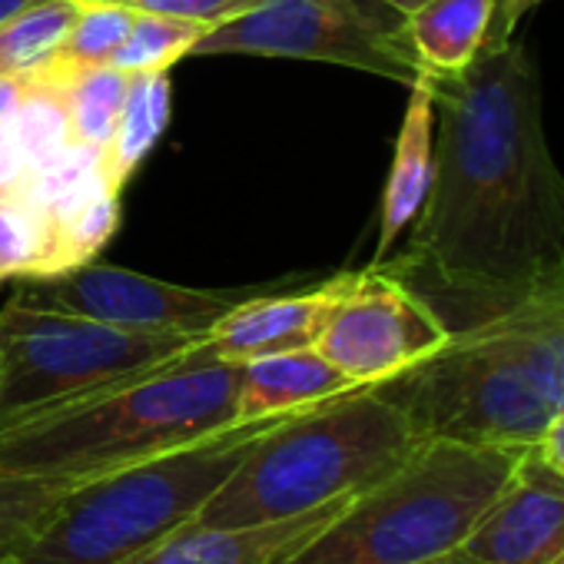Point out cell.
Listing matches in <instances>:
<instances>
[{
    "label": "cell",
    "mask_w": 564,
    "mask_h": 564,
    "mask_svg": "<svg viewBox=\"0 0 564 564\" xmlns=\"http://www.w3.org/2000/svg\"><path fill=\"white\" fill-rule=\"evenodd\" d=\"M435 176L412 242L386 259L448 333L471 329L564 262V176L541 123L534 64L514 37L458 77H432Z\"/></svg>",
    "instance_id": "cell-1"
},
{
    "label": "cell",
    "mask_w": 564,
    "mask_h": 564,
    "mask_svg": "<svg viewBox=\"0 0 564 564\" xmlns=\"http://www.w3.org/2000/svg\"><path fill=\"white\" fill-rule=\"evenodd\" d=\"M372 389L422 438L534 445L564 409V262L505 313L452 333L435 356Z\"/></svg>",
    "instance_id": "cell-2"
},
{
    "label": "cell",
    "mask_w": 564,
    "mask_h": 564,
    "mask_svg": "<svg viewBox=\"0 0 564 564\" xmlns=\"http://www.w3.org/2000/svg\"><path fill=\"white\" fill-rule=\"evenodd\" d=\"M236 399L239 366L199 339L133 382L0 432V471L80 485L242 425Z\"/></svg>",
    "instance_id": "cell-3"
},
{
    "label": "cell",
    "mask_w": 564,
    "mask_h": 564,
    "mask_svg": "<svg viewBox=\"0 0 564 564\" xmlns=\"http://www.w3.org/2000/svg\"><path fill=\"white\" fill-rule=\"evenodd\" d=\"M422 442L395 402L372 386L352 389L259 432L196 521L246 528L356 498L392 475Z\"/></svg>",
    "instance_id": "cell-4"
},
{
    "label": "cell",
    "mask_w": 564,
    "mask_h": 564,
    "mask_svg": "<svg viewBox=\"0 0 564 564\" xmlns=\"http://www.w3.org/2000/svg\"><path fill=\"white\" fill-rule=\"evenodd\" d=\"M528 448L425 438L286 564H429L458 547L495 508Z\"/></svg>",
    "instance_id": "cell-5"
},
{
    "label": "cell",
    "mask_w": 564,
    "mask_h": 564,
    "mask_svg": "<svg viewBox=\"0 0 564 564\" xmlns=\"http://www.w3.org/2000/svg\"><path fill=\"white\" fill-rule=\"evenodd\" d=\"M272 422L279 419L242 422L70 485L41 524L4 547V554L14 564H127L193 521Z\"/></svg>",
    "instance_id": "cell-6"
},
{
    "label": "cell",
    "mask_w": 564,
    "mask_h": 564,
    "mask_svg": "<svg viewBox=\"0 0 564 564\" xmlns=\"http://www.w3.org/2000/svg\"><path fill=\"white\" fill-rule=\"evenodd\" d=\"M193 343L199 339L31 306L14 293L0 310V432L133 382Z\"/></svg>",
    "instance_id": "cell-7"
},
{
    "label": "cell",
    "mask_w": 564,
    "mask_h": 564,
    "mask_svg": "<svg viewBox=\"0 0 564 564\" xmlns=\"http://www.w3.org/2000/svg\"><path fill=\"white\" fill-rule=\"evenodd\" d=\"M189 57L323 61L412 87L425 77L405 37V18L386 0H269L206 31Z\"/></svg>",
    "instance_id": "cell-8"
},
{
    "label": "cell",
    "mask_w": 564,
    "mask_h": 564,
    "mask_svg": "<svg viewBox=\"0 0 564 564\" xmlns=\"http://www.w3.org/2000/svg\"><path fill=\"white\" fill-rule=\"evenodd\" d=\"M445 323L386 265L349 272L316 352L329 359L356 386H382L448 343Z\"/></svg>",
    "instance_id": "cell-9"
},
{
    "label": "cell",
    "mask_w": 564,
    "mask_h": 564,
    "mask_svg": "<svg viewBox=\"0 0 564 564\" xmlns=\"http://www.w3.org/2000/svg\"><path fill=\"white\" fill-rule=\"evenodd\" d=\"M269 290H279V286L196 290V286H176V282L153 279L123 265L84 262L57 275L24 279L18 296L31 306L90 316L97 323H110L120 329L176 333V336L203 339L236 306Z\"/></svg>",
    "instance_id": "cell-10"
},
{
    "label": "cell",
    "mask_w": 564,
    "mask_h": 564,
    "mask_svg": "<svg viewBox=\"0 0 564 564\" xmlns=\"http://www.w3.org/2000/svg\"><path fill=\"white\" fill-rule=\"evenodd\" d=\"M429 564H564V478L531 445L495 508Z\"/></svg>",
    "instance_id": "cell-11"
},
{
    "label": "cell",
    "mask_w": 564,
    "mask_h": 564,
    "mask_svg": "<svg viewBox=\"0 0 564 564\" xmlns=\"http://www.w3.org/2000/svg\"><path fill=\"white\" fill-rule=\"evenodd\" d=\"M349 272L326 279L313 290L300 293H262L236 306L226 319H219L206 336L203 346L232 366H242L249 359L293 352V349H313L336 300L346 290Z\"/></svg>",
    "instance_id": "cell-12"
},
{
    "label": "cell",
    "mask_w": 564,
    "mask_h": 564,
    "mask_svg": "<svg viewBox=\"0 0 564 564\" xmlns=\"http://www.w3.org/2000/svg\"><path fill=\"white\" fill-rule=\"evenodd\" d=\"M352 498H339L296 518L246 528H209L193 518L127 564H286Z\"/></svg>",
    "instance_id": "cell-13"
},
{
    "label": "cell",
    "mask_w": 564,
    "mask_h": 564,
    "mask_svg": "<svg viewBox=\"0 0 564 564\" xmlns=\"http://www.w3.org/2000/svg\"><path fill=\"white\" fill-rule=\"evenodd\" d=\"M432 176H435V90H432V77L425 74L409 87V107L382 193L379 242H376L372 265L386 262L399 236L419 219L432 189Z\"/></svg>",
    "instance_id": "cell-14"
},
{
    "label": "cell",
    "mask_w": 564,
    "mask_h": 564,
    "mask_svg": "<svg viewBox=\"0 0 564 564\" xmlns=\"http://www.w3.org/2000/svg\"><path fill=\"white\" fill-rule=\"evenodd\" d=\"M352 389H362V386L346 379L316 349H293V352L249 359L239 366L236 419L239 422L282 419V415L303 412L310 405L329 402L336 395H346Z\"/></svg>",
    "instance_id": "cell-15"
},
{
    "label": "cell",
    "mask_w": 564,
    "mask_h": 564,
    "mask_svg": "<svg viewBox=\"0 0 564 564\" xmlns=\"http://www.w3.org/2000/svg\"><path fill=\"white\" fill-rule=\"evenodd\" d=\"M495 0H429L405 18V37L429 77H458L481 54Z\"/></svg>",
    "instance_id": "cell-16"
},
{
    "label": "cell",
    "mask_w": 564,
    "mask_h": 564,
    "mask_svg": "<svg viewBox=\"0 0 564 564\" xmlns=\"http://www.w3.org/2000/svg\"><path fill=\"white\" fill-rule=\"evenodd\" d=\"M173 110V84L166 74H133L130 90L113 127L107 150L100 153L104 180L113 193H123L137 166L150 156L156 140L170 127Z\"/></svg>",
    "instance_id": "cell-17"
},
{
    "label": "cell",
    "mask_w": 564,
    "mask_h": 564,
    "mask_svg": "<svg viewBox=\"0 0 564 564\" xmlns=\"http://www.w3.org/2000/svg\"><path fill=\"white\" fill-rule=\"evenodd\" d=\"M41 216H44V236H47L41 275H57V272L90 262L110 242V236L120 226V193L104 186L80 199L41 209Z\"/></svg>",
    "instance_id": "cell-18"
},
{
    "label": "cell",
    "mask_w": 564,
    "mask_h": 564,
    "mask_svg": "<svg viewBox=\"0 0 564 564\" xmlns=\"http://www.w3.org/2000/svg\"><path fill=\"white\" fill-rule=\"evenodd\" d=\"M18 130H21L28 180L51 170L70 147H77L74 133H70L64 74L51 70L47 64L31 70V74H21Z\"/></svg>",
    "instance_id": "cell-19"
},
{
    "label": "cell",
    "mask_w": 564,
    "mask_h": 564,
    "mask_svg": "<svg viewBox=\"0 0 564 564\" xmlns=\"http://www.w3.org/2000/svg\"><path fill=\"white\" fill-rule=\"evenodd\" d=\"M77 11V0H34L0 21V80L44 67L67 37Z\"/></svg>",
    "instance_id": "cell-20"
},
{
    "label": "cell",
    "mask_w": 564,
    "mask_h": 564,
    "mask_svg": "<svg viewBox=\"0 0 564 564\" xmlns=\"http://www.w3.org/2000/svg\"><path fill=\"white\" fill-rule=\"evenodd\" d=\"M57 74H64V70H57ZM130 77L133 74H123V70H117L110 64L64 74L70 133H74L77 147H87V150H97V153L107 150L110 137H113V127L120 120L127 90H130Z\"/></svg>",
    "instance_id": "cell-21"
},
{
    "label": "cell",
    "mask_w": 564,
    "mask_h": 564,
    "mask_svg": "<svg viewBox=\"0 0 564 564\" xmlns=\"http://www.w3.org/2000/svg\"><path fill=\"white\" fill-rule=\"evenodd\" d=\"M206 34V28L166 14H147L140 11L127 41L113 54L110 67L123 74H166L173 64L193 54L196 41Z\"/></svg>",
    "instance_id": "cell-22"
},
{
    "label": "cell",
    "mask_w": 564,
    "mask_h": 564,
    "mask_svg": "<svg viewBox=\"0 0 564 564\" xmlns=\"http://www.w3.org/2000/svg\"><path fill=\"white\" fill-rule=\"evenodd\" d=\"M137 8H113V4H80L67 37L61 41V47L54 51V57L47 61V67L74 74V70H87V67H104L113 61V54L120 51V44L127 41L133 21H137Z\"/></svg>",
    "instance_id": "cell-23"
},
{
    "label": "cell",
    "mask_w": 564,
    "mask_h": 564,
    "mask_svg": "<svg viewBox=\"0 0 564 564\" xmlns=\"http://www.w3.org/2000/svg\"><path fill=\"white\" fill-rule=\"evenodd\" d=\"M44 216L24 196L0 199V282L34 279L44 269Z\"/></svg>",
    "instance_id": "cell-24"
},
{
    "label": "cell",
    "mask_w": 564,
    "mask_h": 564,
    "mask_svg": "<svg viewBox=\"0 0 564 564\" xmlns=\"http://www.w3.org/2000/svg\"><path fill=\"white\" fill-rule=\"evenodd\" d=\"M67 488V481L0 471V551L18 544L28 531H34Z\"/></svg>",
    "instance_id": "cell-25"
},
{
    "label": "cell",
    "mask_w": 564,
    "mask_h": 564,
    "mask_svg": "<svg viewBox=\"0 0 564 564\" xmlns=\"http://www.w3.org/2000/svg\"><path fill=\"white\" fill-rule=\"evenodd\" d=\"M18 107H21V77H4L0 80V199L18 196L28 183Z\"/></svg>",
    "instance_id": "cell-26"
},
{
    "label": "cell",
    "mask_w": 564,
    "mask_h": 564,
    "mask_svg": "<svg viewBox=\"0 0 564 564\" xmlns=\"http://www.w3.org/2000/svg\"><path fill=\"white\" fill-rule=\"evenodd\" d=\"M269 4V0H133L130 8L147 11V14H166L180 21H193L206 31L229 24L256 8Z\"/></svg>",
    "instance_id": "cell-27"
},
{
    "label": "cell",
    "mask_w": 564,
    "mask_h": 564,
    "mask_svg": "<svg viewBox=\"0 0 564 564\" xmlns=\"http://www.w3.org/2000/svg\"><path fill=\"white\" fill-rule=\"evenodd\" d=\"M538 4H544V0H505L501 14L491 21V31H488L485 47H501V44H508V41L514 37V24H518L528 11H534ZM485 47H481V51H485Z\"/></svg>",
    "instance_id": "cell-28"
},
{
    "label": "cell",
    "mask_w": 564,
    "mask_h": 564,
    "mask_svg": "<svg viewBox=\"0 0 564 564\" xmlns=\"http://www.w3.org/2000/svg\"><path fill=\"white\" fill-rule=\"evenodd\" d=\"M534 448L544 458V465L554 468L564 478V409L547 422V429L541 432V438L534 442Z\"/></svg>",
    "instance_id": "cell-29"
},
{
    "label": "cell",
    "mask_w": 564,
    "mask_h": 564,
    "mask_svg": "<svg viewBox=\"0 0 564 564\" xmlns=\"http://www.w3.org/2000/svg\"><path fill=\"white\" fill-rule=\"evenodd\" d=\"M386 4H389L392 11H399L402 18H409V14H415L422 4H429V0H386Z\"/></svg>",
    "instance_id": "cell-30"
},
{
    "label": "cell",
    "mask_w": 564,
    "mask_h": 564,
    "mask_svg": "<svg viewBox=\"0 0 564 564\" xmlns=\"http://www.w3.org/2000/svg\"><path fill=\"white\" fill-rule=\"evenodd\" d=\"M28 4H34V0H0V21H8L11 14H18Z\"/></svg>",
    "instance_id": "cell-31"
},
{
    "label": "cell",
    "mask_w": 564,
    "mask_h": 564,
    "mask_svg": "<svg viewBox=\"0 0 564 564\" xmlns=\"http://www.w3.org/2000/svg\"><path fill=\"white\" fill-rule=\"evenodd\" d=\"M77 4H113V8H130L133 0H77Z\"/></svg>",
    "instance_id": "cell-32"
},
{
    "label": "cell",
    "mask_w": 564,
    "mask_h": 564,
    "mask_svg": "<svg viewBox=\"0 0 564 564\" xmlns=\"http://www.w3.org/2000/svg\"><path fill=\"white\" fill-rule=\"evenodd\" d=\"M501 8H505V0H495V18L501 14ZM495 18H491V21H495Z\"/></svg>",
    "instance_id": "cell-33"
},
{
    "label": "cell",
    "mask_w": 564,
    "mask_h": 564,
    "mask_svg": "<svg viewBox=\"0 0 564 564\" xmlns=\"http://www.w3.org/2000/svg\"><path fill=\"white\" fill-rule=\"evenodd\" d=\"M0 564H14V561H11V557H8L4 551H0Z\"/></svg>",
    "instance_id": "cell-34"
}]
</instances>
